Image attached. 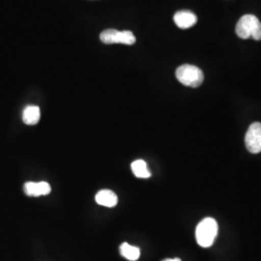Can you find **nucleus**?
Returning <instances> with one entry per match:
<instances>
[{"mask_svg":"<svg viewBox=\"0 0 261 261\" xmlns=\"http://www.w3.org/2000/svg\"><path fill=\"white\" fill-rule=\"evenodd\" d=\"M236 34L241 39L252 38L255 41L261 40V22L254 15H244L238 20L236 28Z\"/></svg>","mask_w":261,"mask_h":261,"instance_id":"nucleus-1","label":"nucleus"},{"mask_svg":"<svg viewBox=\"0 0 261 261\" xmlns=\"http://www.w3.org/2000/svg\"><path fill=\"white\" fill-rule=\"evenodd\" d=\"M163 261H181L180 258H168V259H165Z\"/></svg>","mask_w":261,"mask_h":261,"instance_id":"nucleus-12","label":"nucleus"},{"mask_svg":"<svg viewBox=\"0 0 261 261\" xmlns=\"http://www.w3.org/2000/svg\"><path fill=\"white\" fill-rule=\"evenodd\" d=\"M132 171L135 174V176L138 178H149L151 176L149 169L147 168V165L142 160H137L132 163Z\"/></svg>","mask_w":261,"mask_h":261,"instance_id":"nucleus-11","label":"nucleus"},{"mask_svg":"<svg viewBox=\"0 0 261 261\" xmlns=\"http://www.w3.org/2000/svg\"><path fill=\"white\" fill-rule=\"evenodd\" d=\"M175 75L181 84L190 87H198L204 81L203 72L198 67L190 64L180 66Z\"/></svg>","mask_w":261,"mask_h":261,"instance_id":"nucleus-3","label":"nucleus"},{"mask_svg":"<svg viewBox=\"0 0 261 261\" xmlns=\"http://www.w3.org/2000/svg\"><path fill=\"white\" fill-rule=\"evenodd\" d=\"M218 223L212 218H205L197 224L196 238L197 244L202 248H209L214 244L218 235Z\"/></svg>","mask_w":261,"mask_h":261,"instance_id":"nucleus-2","label":"nucleus"},{"mask_svg":"<svg viewBox=\"0 0 261 261\" xmlns=\"http://www.w3.org/2000/svg\"><path fill=\"white\" fill-rule=\"evenodd\" d=\"M41 112L37 106H28L22 113V120L27 125H36L40 121Z\"/></svg>","mask_w":261,"mask_h":261,"instance_id":"nucleus-9","label":"nucleus"},{"mask_svg":"<svg viewBox=\"0 0 261 261\" xmlns=\"http://www.w3.org/2000/svg\"><path fill=\"white\" fill-rule=\"evenodd\" d=\"M101 41L107 44H123L134 45L136 43V37L130 31H118L116 29H107L100 34Z\"/></svg>","mask_w":261,"mask_h":261,"instance_id":"nucleus-4","label":"nucleus"},{"mask_svg":"<svg viewBox=\"0 0 261 261\" xmlns=\"http://www.w3.org/2000/svg\"><path fill=\"white\" fill-rule=\"evenodd\" d=\"M173 19L175 24L181 29L192 28L197 22V17L191 11H179L175 13Z\"/></svg>","mask_w":261,"mask_h":261,"instance_id":"nucleus-7","label":"nucleus"},{"mask_svg":"<svg viewBox=\"0 0 261 261\" xmlns=\"http://www.w3.org/2000/svg\"><path fill=\"white\" fill-rule=\"evenodd\" d=\"M120 253L122 256L125 257L126 259L130 261H137L140 256V248L132 246L128 243H123L120 248Z\"/></svg>","mask_w":261,"mask_h":261,"instance_id":"nucleus-10","label":"nucleus"},{"mask_svg":"<svg viewBox=\"0 0 261 261\" xmlns=\"http://www.w3.org/2000/svg\"><path fill=\"white\" fill-rule=\"evenodd\" d=\"M23 191L28 196H47L51 192L47 182H28L23 186Z\"/></svg>","mask_w":261,"mask_h":261,"instance_id":"nucleus-6","label":"nucleus"},{"mask_svg":"<svg viewBox=\"0 0 261 261\" xmlns=\"http://www.w3.org/2000/svg\"><path fill=\"white\" fill-rule=\"evenodd\" d=\"M95 200L99 205L106 207H114L118 203V197L111 190H102L97 193L95 196Z\"/></svg>","mask_w":261,"mask_h":261,"instance_id":"nucleus-8","label":"nucleus"},{"mask_svg":"<svg viewBox=\"0 0 261 261\" xmlns=\"http://www.w3.org/2000/svg\"><path fill=\"white\" fill-rule=\"evenodd\" d=\"M246 147L251 153L261 152V123L254 122L250 126L245 137Z\"/></svg>","mask_w":261,"mask_h":261,"instance_id":"nucleus-5","label":"nucleus"}]
</instances>
